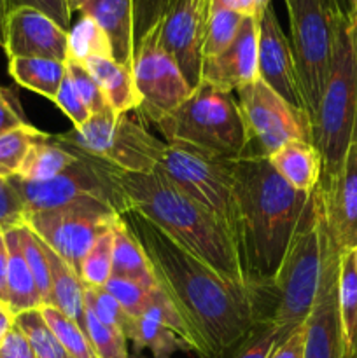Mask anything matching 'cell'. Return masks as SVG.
Masks as SVG:
<instances>
[{"label": "cell", "instance_id": "43", "mask_svg": "<svg viewBox=\"0 0 357 358\" xmlns=\"http://www.w3.org/2000/svg\"><path fill=\"white\" fill-rule=\"evenodd\" d=\"M52 101H55V103L62 108L63 114L72 121L74 128H80V126L86 124L88 119L91 117L88 107L84 105V101L80 100L79 94H77L69 73H66L65 79H63L62 86H59L58 90V94H56V98Z\"/></svg>", "mask_w": 357, "mask_h": 358}, {"label": "cell", "instance_id": "50", "mask_svg": "<svg viewBox=\"0 0 357 358\" xmlns=\"http://www.w3.org/2000/svg\"><path fill=\"white\" fill-rule=\"evenodd\" d=\"M13 325H14V315L10 313V310L6 306V304L0 303V345H2L4 338H6V334L10 331Z\"/></svg>", "mask_w": 357, "mask_h": 358}, {"label": "cell", "instance_id": "48", "mask_svg": "<svg viewBox=\"0 0 357 358\" xmlns=\"http://www.w3.org/2000/svg\"><path fill=\"white\" fill-rule=\"evenodd\" d=\"M303 346H304V332L303 325L298 327L286 341L279 345V348L273 352L270 358H303Z\"/></svg>", "mask_w": 357, "mask_h": 358}, {"label": "cell", "instance_id": "5", "mask_svg": "<svg viewBox=\"0 0 357 358\" xmlns=\"http://www.w3.org/2000/svg\"><path fill=\"white\" fill-rule=\"evenodd\" d=\"M314 143L322 156L321 187L338 175L357 135V17L336 14L329 79L312 124Z\"/></svg>", "mask_w": 357, "mask_h": 358}, {"label": "cell", "instance_id": "2", "mask_svg": "<svg viewBox=\"0 0 357 358\" xmlns=\"http://www.w3.org/2000/svg\"><path fill=\"white\" fill-rule=\"evenodd\" d=\"M240 213V255L247 285L275 275L312 192L290 187L268 156L230 161Z\"/></svg>", "mask_w": 357, "mask_h": 358}, {"label": "cell", "instance_id": "42", "mask_svg": "<svg viewBox=\"0 0 357 358\" xmlns=\"http://www.w3.org/2000/svg\"><path fill=\"white\" fill-rule=\"evenodd\" d=\"M168 0H133V44H140L144 37L163 17Z\"/></svg>", "mask_w": 357, "mask_h": 358}, {"label": "cell", "instance_id": "47", "mask_svg": "<svg viewBox=\"0 0 357 358\" xmlns=\"http://www.w3.org/2000/svg\"><path fill=\"white\" fill-rule=\"evenodd\" d=\"M0 358H35L30 341L16 324L10 327L0 345Z\"/></svg>", "mask_w": 357, "mask_h": 358}, {"label": "cell", "instance_id": "25", "mask_svg": "<svg viewBox=\"0 0 357 358\" xmlns=\"http://www.w3.org/2000/svg\"><path fill=\"white\" fill-rule=\"evenodd\" d=\"M114 233V247H112V276L125 278L130 282L140 283L147 289H158L156 276H154L150 262L146 252L140 247L132 231L126 227L122 219L112 227Z\"/></svg>", "mask_w": 357, "mask_h": 358}, {"label": "cell", "instance_id": "37", "mask_svg": "<svg viewBox=\"0 0 357 358\" xmlns=\"http://www.w3.org/2000/svg\"><path fill=\"white\" fill-rule=\"evenodd\" d=\"M83 329L98 358H128V350H126L128 339L125 338V334L98 320L88 304L84 310Z\"/></svg>", "mask_w": 357, "mask_h": 358}, {"label": "cell", "instance_id": "33", "mask_svg": "<svg viewBox=\"0 0 357 358\" xmlns=\"http://www.w3.org/2000/svg\"><path fill=\"white\" fill-rule=\"evenodd\" d=\"M244 17L237 10L210 2L209 23H206V35L203 42V59L220 55L234 41Z\"/></svg>", "mask_w": 357, "mask_h": 358}, {"label": "cell", "instance_id": "49", "mask_svg": "<svg viewBox=\"0 0 357 358\" xmlns=\"http://www.w3.org/2000/svg\"><path fill=\"white\" fill-rule=\"evenodd\" d=\"M7 241L6 233L0 231V301L6 304V275H7ZM7 306V304H6Z\"/></svg>", "mask_w": 357, "mask_h": 358}, {"label": "cell", "instance_id": "23", "mask_svg": "<svg viewBox=\"0 0 357 358\" xmlns=\"http://www.w3.org/2000/svg\"><path fill=\"white\" fill-rule=\"evenodd\" d=\"M84 65L100 84L108 107L115 115L130 114L140 107L133 66L121 65L114 58H91Z\"/></svg>", "mask_w": 357, "mask_h": 358}, {"label": "cell", "instance_id": "45", "mask_svg": "<svg viewBox=\"0 0 357 358\" xmlns=\"http://www.w3.org/2000/svg\"><path fill=\"white\" fill-rule=\"evenodd\" d=\"M7 7L9 10L18 9V7H31L44 13L65 30L70 28L72 10H70L69 0H7Z\"/></svg>", "mask_w": 357, "mask_h": 358}, {"label": "cell", "instance_id": "22", "mask_svg": "<svg viewBox=\"0 0 357 358\" xmlns=\"http://www.w3.org/2000/svg\"><path fill=\"white\" fill-rule=\"evenodd\" d=\"M16 227L4 231L7 241V254H9L6 275V304L14 317L23 311L37 310L42 306L41 294L35 285L34 275H31L27 259L21 252Z\"/></svg>", "mask_w": 357, "mask_h": 358}, {"label": "cell", "instance_id": "52", "mask_svg": "<svg viewBox=\"0 0 357 358\" xmlns=\"http://www.w3.org/2000/svg\"><path fill=\"white\" fill-rule=\"evenodd\" d=\"M270 2H272V0H255V16H261V14L270 7Z\"/></svg>", "mask_w": 357, "mask_h": 358}, {"label": "cell", "instance_id": "40", "mask_svg": "<svg viewBox=\"0 0 357 358\" xmlns=\"http://www.w3.org/2000/svg\"><path fill=\"white\" fill-rule=\"evenodd\" d=\"M86 304L93 310L98 320L104 322L105 325L118 329L128 339L133 324H135V318L126 313L121 304L104 287H86Z\"/></svg>", "mask_w": 357, "mask_h": 358}, {"label": "cell", "instance_id": "31", "mask_svg": "<svg viewBox=\"0 0 357 358\" xmlns=\"http://www.w3.org/2000/svg\"><path fill=\"white\" fill-rule=\"evenodd\" d=\"M128 339L135 343L139 350H150L153 358H172L174 353L181 352V350L191 352V348L175 332L144 317L135 318Z\"/></svg>", "mask_w": 357, "mask_h": 358}, {"label": "cell", "instance_id": "4", "mask_svg": "<svg viewBox=\"0 0 357 358\" xmlns=\"http://www.w3.org/2000/svg\"><path fill=\"white\" fill-rule=\"evenodd\" d=\"M322 252L324 205L317 185L275 275L266 282L247 285L255 322H272L287 332L304 324L321 283Z\"/></svg>", "mask_w": 357, "mask_h": 358}, {"label": "cell", "instance_id": "15", "mask_svg": "<svg viewBox=\"0 0 357 358\" xmlns=\"http://www.w3.org/2000/svg\"><path fill=\"white\" fill-rule=\"evenodd\" d=\"M212 0H168L160 21V42L174 58L189 86L200 84L203 42Z\"/></svg>", "mask_w": 357, "mask_h": 358}, {"label": "cell", "instance_id": "9", "mask_svg": "<svg viewBox=\"0 0 357 358\" xmlns=\"http://www.w3.org/2000/svg\"><path fill=\"white\" fill-rule=\"evenodd\" d=\"M158 168L186 194L214 213L240 250V213L230 161L210 157L184 143H167Z\"/></svg>", "mask_w": 357, "mask_h": 358}, {"label": "cell", "instance_id": "44", "mask_svg": "<svg viewBox=\"0 0 357 358\" xmlns=\"http://www.w3.org/2000/svg\"><path fill=\"white\" fill-rule=\"evenodd\" d=\"M24 213V205L14 185L0 178V231L23 224Z\"/></svg>", "mask_w": 357, "mask_h": 358}, {"label": "cell", "instance_id": "41", "mask_svg": "<svg viewBox=\"0 0 357 358\" xmlns=\"http://www.w3.org/2000/svg\"><path fill=\"white\" fill-rule=\"evenodd\" d=\"M65 65H66V73H69L77 94H79L80 100L84 101V105L88 107L90 114L97 115V114H104V112L111 110L107 98H105L104 91H102L100 84H98L97 79L91 76L90 70L86 69V65L79 62H74V59H66Z\"/></svg>", "mask_w": 357, "mask_h": 358}, {"label": "cell", "instance_id": "8", "mask_svg": "<svg viewBox=\"0 0 357 358\" xmlns=\"http://www.w3.org/2000/svg\"><path fill=\"white\" fill-rule=\"evenodd\" d=\"M286 7L298 79L314 124L331 70L336 14L342 9L331 0H286Z\"/></svg>", "mask_w": 357, "mask_h": 358}, {"label": "cell", "instance_id": "20", "mask_svg": "<svg viewBox=\"0 0 357 358\" xmlns=\"http://www.w3.org/2000/svg\"><path fill=\"white\" fill-rule=\"evenodd\" d=\"M80 14L100 24L112 45V58L133 66V0H90Z\"/></svg>", "mask_w": 357, "mask_h": 358}, {"label": "cell", "instance_id": "56", "mask_svg": "<svg viewBox=\"0 0 357 358\" xmlns=\"http://www.w3.org/2000/svg\"><path fill=\"white\" fill-rule=\"evenodd\" d=\"M352 255H354V264H356V271H357V247L352 250Z\"/></svg>", "mask_w": 357, "mask_h": 358}, {"label": "cell", "instance_id": "46", "mask_svg": "<svg viewBox=\"0 0 357 358\" xmlns=\"http://www.w3.org/2000/svg\"><path fill=\"white\" fill-rule=\"evenodd\" d=\"M23 124H28V121L20 100L13 91L0 86V135Z\"/></svg>", "mask_w": 357, "mask_h": 358}, {"label": "cell", "instance_id": "34", "mask_svg": "<svg viewBox=\"0 0 357 358\" xmlns=\"http://www.w3.org/2000/svg\"><path fill=\"white\" fill-rule=\"evenodd\" d=\"M14 324L24 332L34 348L35 358H74L56 339L51 329L46 324L41 310L23 311L14 317Z\"/></svg>", "mask_w": 357, "mask_h": 358}, {"label": "cell", "instance_id": "18", "mask_svg": "<svg viewBox=\"0 0 357 358\" xmlns=\"http://www.w3.org/2000/svg\"><path fill=\"white\" fill-rule=\"evenodd\" d=\"M326 226L342 254L357 247V135L345 154L338 175L321 187Z\"/></svg>", "mask_w": 357, "mask_h": 358}, {"label": "cell", "instance_id": "29", "mask_svg": "<svg viewBox=\"0 0 357 358\" xmlns=\"http://www.w3.org/2000/svg\"><path fill=\"white\" fill-rule=\"evenodd\" d=\"M91 58H112V45L93 17L80 16V20L69 30L66 59L86 63Z\"/></svg>", "mask_w": 357, "mask_h": 358}, {"label": "cell", "instance_id": "14", "mask_svg": "<svg viewBox=\"0 0 357 358\" xmlns=\"http://www.w3.org/2000/svg\"><path fill=\"white\" fill-rule=\"evenodd\" d=\"M340 257L342 252L329 234L324 217V252L317 296L303 324V358H345L340 320Z\"/></svg>", "mask_w": 357, "mask_h": 358}, {"label": "cell", "instance_id": "26", "mask_svg": "<svg viewBox=\"0 0 357 358\" xmlns=\"http://www.w3.org/2000/svg\"><path fill=\"white\" fill-rule=\"evenodd\" d=\"M9 76L21 87L52 101L66 76V65L49 58H10Z\"/></svg>", "mask_w": 357, "mask_h": 358}, {"label": "cell", "instance_id": "19", "mask_svg": "<svg viewBox=\"0 0 357 358\" xmlns=\"http://www.w3.org/2000/svg\"><path fill=\"white\" fill-rule=\"evenodd\" d=\"M258 35L259 17L245 16L234 41L220 55L203 59L200 83L234 93L259 79Z\"/></svg>", "mask_w": 357, "mask_h": 358}, {"label": "cell", "instance_id": "38", "mask_svg": "<svg viewBox=\"0 0 357 358\" xmlns=\"http://www.w3.org/2000/svg\"><path fill=\"white\" fill-rule=\"evenodd\" d=\"M115 226V224H114ZM112 247H114V233L107 231L102 234L80 264L79 278L86 287H105L112 278Z\"/></svg>", "mask_w": 357, "mask_h": 358}, {"label": "cell", "instance_id": "30", "mask_svg": "<svg viewBox=\"0 0 357 358\" xmlns=\"http://www.w3.org/2000/svg\"><path fill=\"white\" fill-rule=\"evenodd\" d=\"M46 135L48 133L41 131L30 122L0 135V178L9 180L18 177L31 145Z\"/></svg>", "mask_w": 357, "mask_h": 358}, {"label": "cell", "instance_id": "35", "mask_svg": "<svg viewBox=\"0 0 357 358\" xmlns=\"http://www.w3.org/2000/svg\"><path fill=\"white\" fill-rule=\"evenodd\" d=\"M18 229V240H20L21 252H23L27 264L30 268L31 275H34L35 285H37L38 294H41L42 306L48 304L51 306V282H49V264L48 257H46L44 245L42 240L30 229L28 226L21 224L16 227Z\"/></svg>", "mask_w": 357, "mask_h": 358}, {"label": "cell", "instance_id": "27", "mask_svg": "<svg viewBox=\"0 0 357 358\" xmlns=\"http://www.w3.org/2000/svg\"><path fill=\"white\" fill-rule=\"evenodd\" d=\"M76 161L77 154L48 133L31 145L18 177L28 182H44L55 178Z\"/></svg>", "mask_w": 357, "mask_h": 358}, {"label": "cell", "instance_id": "1", "mask_svg": "<svg viewBox=\"0 0 357 358\" xmlns=\"http://www.w3.org/2000/svg\"><path fill=\"white\" fill-rule=\"evenodd\" d=\"M150 262L158 287L195 338L200 358H227L255 322L247 287L217 275L136 210L121 215Z\"/></svg>", "mask_w": 357, "mask_h": 358}, {"label": "cell", "instance_id": "28", "mask_svg": "<svg viewBox=\"0 0 357 358\" xmlns=\"http://www.w3.org/2000/svg\"><path fill=\"white\" fill-rule=\"evenodd\" d=\"M338 299L345 358H357V271L352 252L340 257Z\"/></svg>", "mask_w": 357, "mask_h": 358}, {"label": "cell", "instance_id": "10", "mask_svg": "<svg viewBox=\"0 0 357 358\" xmlns=\"http://www.w3.org/2000/svg\"><path fill=\"white\" fill-rule=\"evenodd\" d=\"M70 149L77 154V161L55 178L44 182H28L20 177L9 178L23 201L24 212L58 208L83 198L107 203L119 215L132 210L128 198L112 178L111 164L79 152L74 147Z\"/></svg>", "mask_w": 357, "mask_h": 358}, {"label": "cell", "instance_id": "17", "mask_svg": "<svg viewBox=\"0 0 357 358\" xmlns=\"http://www.w3.org/2000/svg\"><path fill=\"white\" fill-rule=\"evenodd\" d=\"M4 51L10 58H49L66 62L69 30L31 7L9 10L4 34Z\"/></svg>", "mask_w": 357, "mask_h": 358}, {"label": "cell", "instance_id": "55", "mask_svg": "<svg viewBox=\"0 0 357 358\" xmlns=\"http://www.w3.org/2000/svg\"><path fill=\"white\" fill-rule=\"evenodd\" d=\"M332 3H335L336 7H338V9H342V10H345V13H349V7H346V0H331Z\"/></svg>", "mask_w": 357, "mask_h": 358}, {"label": "cell", "instance_id": "24", "mask_svg": "<svg viewBox=\"0 0 357 358\" xmlns=\"http://www.w3.org/2000/svg\"><path fill=\"white\" fill-rule=\"evenodd\" d=\"M49 264V282H51V306L74 318L83 325L86 310V287L76 271L42 241Z\"/></svg>", "mask_w": 357, "mask_h": 358}, {"label": "cell", "instance_id": "16", "mask_svg": "<svg viewBox=\"0 0 357 358\" xmlns=\"http://www.w3.org/2000/svg\"><path fill=\"white\" fill-rule=\"evenodd\" d=\"M258 72L259 79L276 94L293 105L296 110L307 112L290 41L284 34L272 6L259 16L258 35Z\"/></svg>", "mask_w": 357, "mask_h": 358}, {"label": "cell", "instance_id": "7", "mask_svg": "<svg viewBox=\"0 0 357 358\" xmlns=\"http://www.w3.org/2000/svg\"><path fill=\"white\" fill-rule=\"evenodd\" d=\"M55 138L79 152L132 173L156 170L167 149V142L150 135L142 122L130 117V114L115 115L112 110L91 115L86 124L55 135Z\"/></svg>", "mask_w": 357, "mask_h": 358}, {"label": "cell", "instance_id": "3", "mask_svg": "<svg viewBox=\"0 0 357 358\" xmlns=\"http://www.w3.org/2000/svg\"><path fill=\"white\" fill-rule=\"evenodd\" d=\"M111 175L132 210L147 217L224 280L247 287L244 262L233 236L214 213L177 187L160 168L149 173H132L111 166Z\"/></svg>", "mask_w": 357, "mask_h": 358}, {"label": "cell", "instance_id": "6", "mask_svg": "<svg viewBox=\"0 0 357 358\" xmlns=\"http://www.w3.org/2000/svg\"><path fill=\"white\" fill-rule=\"evenodd\" d=\"M154 126L167 143H184L216 159H238L251 147L247 124L233 93L205 83H200L184 103Z\"/></svg>", "mask_w": 357, "mask_h": 358}, {"label": "cell", "instance_id": "39", "mask_svg": "<svg viewBox=\"0 0 357 358\" xmlns=\"http://www.w3.org/2000/svg\"><path fill=\"white\" fill-rule=\"evenodd\" d=\"M115 301L122 306V310L128 315H132L133 318H140L147 313L150 306L154 304L156 297L160 296L161 289H147L142 287L140 283L130 282L125 278H115L112 276L107 282V285L104 287Z\"/></svg>", "mask_w": 357, "mask_h": 358}, {"label": "cell", "instance_id": "54", "mask_svg": "<svg viewBox=\"0 0 357 358\" xmlns=\"http://www.w3.org/2000/svg\"><path fill=\"white\" fill-rule=\"evenodd\" d=\"M346 7H349L350 16L357 17V0H346Z\"/></svg>", "mask_w": 357, "mask_h": 358}, {"label": "cell", "instance_id": "21", "mask_svg": "<svg viewBox=\"0 0 357 358\" xmlns=\"http://www.w3.org/2000/svg\"><path fill=\"white\" fill-rule=\"evenodd\" d=\"M268 159L276 173L296 191L312 192L321 184L322 156L314 142L290 140Z\"/></svg>", "mask_w": 357, "mask_h": 358}, {"label": "cell", "instance_id": "13", "mask_svg": "<svg viewBox=\"0 0 357 358\" xmlns=\"http://www.w3.org/2000/svg\"><path fill=\"white\" fill-rule=\"evenodd\" d=\"M133 77L140 96L139 114L156 124L184 103L192 87L160 42V23L140 41L133 55Z\"/></svg>", "mask_w": 357, "mask_h": 358}, {"label": "cell", "instance_id": "32", "mask_svg": "<svg viewBox=\"0 0 357 358\" xmlns=\"http://www.w3.org/2000/svg\"><path fill=\"white\" fill-rule=\"evenodd\" d=\"M38 310H41L48 327L51 329L52 334L56 336V339L62 343V346L70 355L74 358H98L79 322L66 317L65 313L56 310L55 306H48V304L41 306Z\"/></svg>", "mask_w": 357, "mask_h": 358}, {"label": "cell", "instance_id": "51", "mask_svg": "<svg viewBox=\"0 0 357 358\" xmlns=\"http://www.w3.org/2000/svg\"><path fill=\"white\" fill-rule=\"evenodd\" d=\"M9 14L7 0H0V48L4 45V34H6V20Z\"/></svg>", "mask_w": 357, "mask_h": 358}, {"label": "cell", "instance_id": "11", "mask_svg": "<svg viewBox=\"0 0 357 358\" xmlns=\"http://www.w3.org/2000/svg\"><path fill=\"white\" fill-rule=\"evenodd\" d=\"M121 219L111 205L83 198L58 208L30 212L23 224L56 252L79 275L84 257L94 241Z\"/></svg>", "mask_w": 357, "mask_h": 358}, {"label": "cell", "instance_id": "57", "mask_svg": "<svg viewBox=\"0 0 357 358\" xmlns=\"http://www.w3.org/2000/svg\"><path fill=\"white\" fill-rule=\"evenodd\" d=\"M0 303H2V301H0Z\"/></svg>", "mask_w": 357, "mask_h": 358}, {"label": "cell", "instance_id": "53", "mask_svg": "<svg viewBox=\"0 0 357 358\" xmlns=\"http://www.w3.org/2000/svg\"><path fill=\"white\" fill-rule=\"evenodd\" d=\"M88 2H90V0H69L70 10H72V13H76V10H80L84 6H86Z\"/></svg>", "mask_w": 357, "mask_h": 358}, {"label": "cell", "instance_id": "36", "mask_svg": "<svg viewBox=\"0 0 357 358\" xmlns=\"http://www.w3.org/2000/svg\"><path fill=\"white\" fill-rule=\"evenodd\" d=\"M290 334L293 332L284 331L272 322H258L227 358H270Z\"/></svg>", "mask_w": 357, "mask_h": 358}, {"label": "cell", "instance_id": "12", "mask_svg": "<svg viewBox=\"0 0 357 358\" xmlns=\"http://www.w3.org/2000/svg\"><path fill=\"white\" fill-rule=\"evenodd\" d=\"M237 94L251 136L247 154L272 156L290 140L314 142L310 117L287 103L261 79L241 86Z\"/></svg>", "mask_w": 357, "mask_h": 358}]
</instances>
